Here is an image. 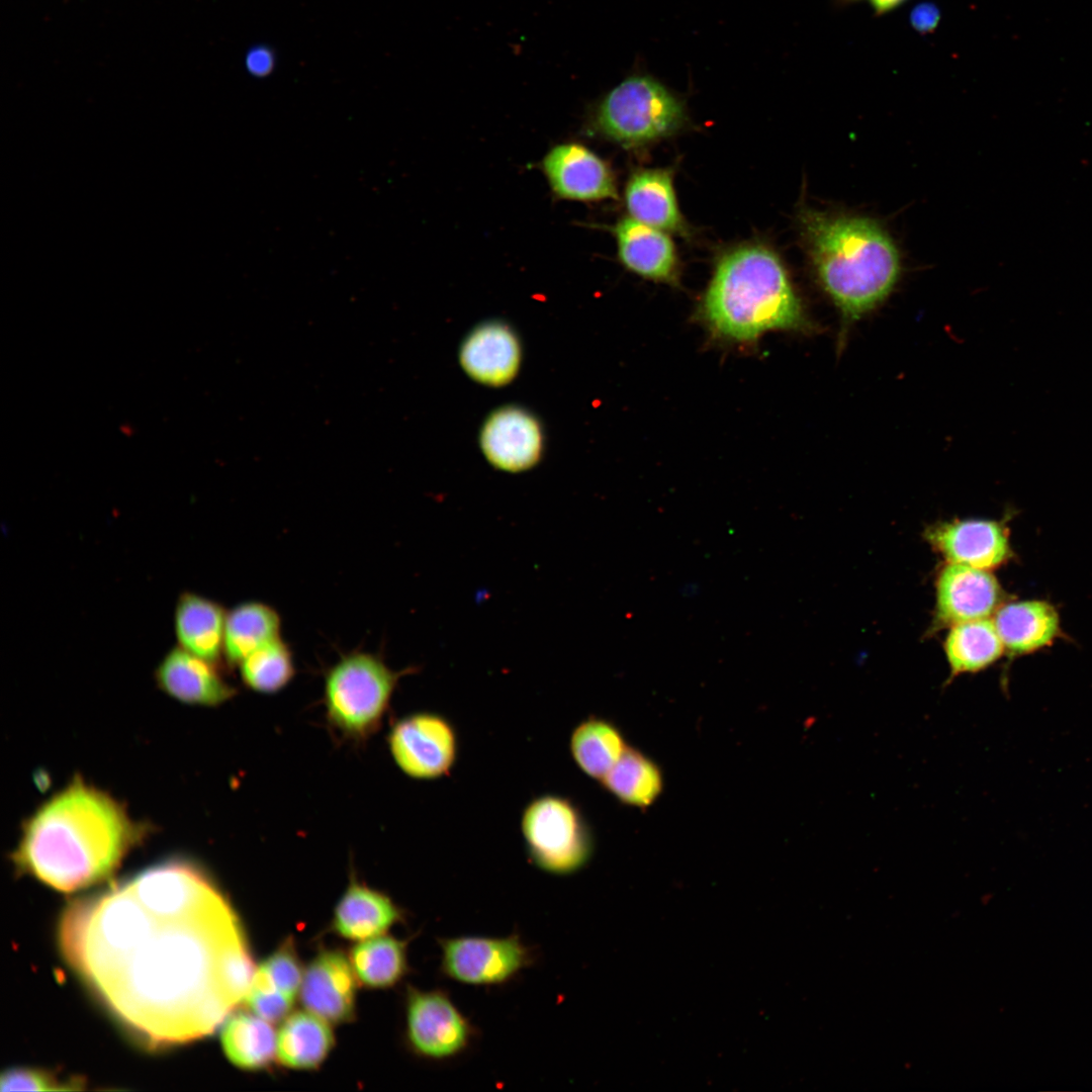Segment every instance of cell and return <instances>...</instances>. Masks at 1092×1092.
<instances>
[{
    "mask_svg": "<svg viewBox=\"0 0 1092 1092\" xmlns=\"http://www.w3.org/2000/svg\"><path fill=\"white\" fill-rule=\"evenodd\" d=\"M58 935L69 966L148 1050L212 1034L256 971L231 903L182 859L72 901Z\"/></svg>",
    "mask_w": 1092,
    "mask_h": 1092,
    "instance_id": "obj_1",
    "label": "cell"
},
{
    "mask_svg": "<svg viewBox=\"0 0 1092 1092\" xmlns=\"http://www.w3.org/2000/svg\"><path fill=\"white\" fill-rule=\"evenodd\" d=\"M141 834L118 802L76 779L27 821L13 859L22 873L70 893L110 877Z\"/></svg>",
    "mask_w": 1092,
    "mask_h": 1092,
    "instance_id": "obj_2",
    "label": "cell"
},
{
    "mask_svg": "<svg viewBox=\"0 0 1092 1092\" xmlns=\"http://www.w3.org/2000/svg\"><path fill=\"white\" fill-rule=\"evenodd\" d=\"M799 221L817 280L839 309L840 346L852 323L893 289L900 268L897 250L869 219L803 209Z\"/></svg>",
    "mask_w": 1092,
    "mask_h": 1092,
    "instance_id": "obj_3",
    "label": "cell"
},
{
    "mask_svg": "<svg viewBox=\"0 0 1092 1092\" xmlns=\"http://www.w3.org/2000/svg\"><path fill=\"white\" fill-rule=\"evenodd\" d=\"M718 337L754 342L768 331L809 330L800 298L768 246L742 244L721 255L700 306Z\"/></svg>",
    "mask_w": 1092,
    "mask_h": 1092,
    "instance_id": "obj_4",
    "label": "cell"
},
{
    "mask_svg": "<svg viewBox=\"0 0 1092 1092\" xmlns=\"http://www.w3.org/2000/svg\"><path fill=\"white\" fill-rule=\"evenodd\" d=\"M684 101L650 75L633 73L590 108L589 124L625 149H639L675 134L687 123Z\"/></svg>",
    "mask_w": 1092,
    "mask_h": 1092,
    "instance_id": "obj_5",
    "label": "cell"
},
{
    "mask_svg": "<svg viewBox=\"0 0 1092 1092\" xmlns=\"http://www.w3.org/2000/svg\"><path fill=\"white\" fill-rule=\"evenodd\" d=\"M414 671L391 669L379 656L355 651L326 673L324 707L329 725L343 738L361 743L380 728L399 678Z\"/></svg>",
    "mask_w": 1092,
    "mask_h": 1092,
    "instance_id": "obj_6",
    "label": "cell"
},
{
    "mask_svg": "<svg viewBox=\"0 0 1092 1092\" xmlns=\"http://www.w3.org/2000/svg\"><path fill=\"white\" fill-rule=\"evenodd\" d=\"M520 826L529 860L546 874L574 875L593 856L590 826L580 808L565 796L535 797L523 810Z\"/></svg>",
    "mask_w": 1092,
    "mask_h": 1092,
    "instance_id": "obj_7",
    "label": "cell"
},
{
    "mask_svg": "<svg viewBox=\"0 0 1092 1092\" xmlns=\"http://www.w3.org/2000/svg\"><path fill=\"white\" fill-rule=\"evenodd\" d=\"M439 972L452 982L472 987H496L516 980L531 968L537 954L520 934L439 937Z\"/></svg>",
    "mask_w": 1092,
    "mask_h": 1092,
    "instance_id": "obj_8",
    "label": "cell"
},
{
    "mask_svg": "<svg viewBox=\"0 0 1092 1092\" xmlns=\"http://www.w3.org/2000/svg\"><path fill=\"white\" fill-rule=\"evenodd\" d=\"M477 1032L447 991L407 988L405 1038L418 1057L433 1062L455 1060L471 1048Z\"/></svg>",
    "mask_w": 1092,
    "mask_h": 1092,
    "instance_id": "obj_9",
    "label": "cell"
},
{
    "mask_svg": "<svg viewBox=\"0 0 1092 1092\" xmlns=\"http://www.w3.org/2000/svg\"><path fill=\"white\" fill-rule=\"evenodd\" d=\"M387 745L396 766L417 781L449 776L459 752L455 727L434 712H415L397 719L389 730Z\"/></svg>",
    "mask_w": 1092,
    "mask_h": 1092,
    "instance_id": "obj_10",
    "label": "cell"
},
{
    "mask_svg": "<svg viewBox=\"0 0 1092 1092\" xmlns=\"http://www.w3.org/2000/svg\"><path fill=\"white\" fill-rule=\"evenodd\" d=\"M930 632L988 618L1002 605L1004 593L990 570L945 562L935 578Z\"/></svg>",
    "mask_w": 1092,
    "mask_h": 1092,
    "instance_id": "obj_11",
    "label": "cell"
},
{
    "mask_svg": "<svg viewBox=\"0 0 1092 1092\" xmlns=\"http://www.w3.org/2000/svg\"><path fill=\"white\" fill-rule=\"evenodd\" d=\"M923 537L949 563L991 570L1011 557L1008 531L996 521L937 522L924 530Z\"/></svg>",
    "mask_w": 1092,
    "mask_h": 1092,
    "instance_id": "obj_12",
    "label": "cell"
},
{
    "mask_svg": "<svg viewBox=\"0 0 1092 1092\" xmlns=\"http://www.w3.org/2000/svg\"><path fill=\"white\" fill-rule=\"evenodd\" d=\"M542 169L552 191L560 198L577 201L618 198L613 171L581 144L553 147L544 157Z\"/></svg>",
    "mask_w": 1092,
    "mask_h": 1092,
    "instance_id": "obj_13",
    "label": "cell"
},
{
    "mask_svg": "<svg viewBox=\"0 0 1092 1092\" xmlns=\"http://www.w3.org/2000/svg\"><path fill=\"white\" fill-rule=\"evenodd\" d=\"M479 441L487 461L509 472L532 468L540 460L543 448L538 420L516 405L491 413L481 428Z\"/></svg>",
    "mask_w": 1092,
    "mask_h": 1092,
    "instance_id": "obj_14",
    "label": "cell"
},
{
    "mask_svg": "<svg viewBox=\"0 0 1092 1092\" xmlns=\"http://www.w3.org/2000/svg\"><path fill=\"white\" fill-rule=\"evenodd\" d=\"M356 974L350 958L324 949L303 973L300 1000L305 1009L329 1023H344L355 1014Z\"/></svg>",
    "mask_w": 1092,
    "mask_h": 1092,
    "instance_id": "obj_15",
    "label": "cell"
},
{
    "mask_svg": "<svg viewBox=\"0 0 1092 1092\" xmlns=\"http://www.w3.org/2000/svg\"><path fill=\"white\" fill-rule=\"evenodd\" d=\"M463 370L488 386L511 382L521 363V346L514 331L502 322L476 327L463 341L460 353Z\"/></svg>",
    "mask_w": 1092,
    "mask_h": 1092,
    "instance_id": "obj_16",
    "label": "cell"
},
{
    "mask_svg": "<svg viewBox=\"0 0 1092 1092\" xmlns=\"http://www.w3.org/2000/svg\"><path fill=\"white\" fill-rule=\"evenodd\" d=\"M155 677L171 697L192 705L217 706L236 694L215 668V663L180 646L171 649L158 665Z\"/></svg>",
    "mask_w": 1092,
    "mask_h": 1092,
    "instance_id": "obj_17",
    "label": "cell"
},
{
    "mask_svg": "<svg viewBox=\"0 0 1092 1092\" xmlns=\"http://www.w3.org/2000/svg\"><path fill=\"white\" fill-rule=\"evenodd\" d=\"M621 263L631 272L657 282L674 283L678 258L666 232L630 216L613 226Z\"/></svg>",
    "mask_w": 1092,
    "mask_h": 1092,
    "instance_id": "obj_18",
    "label": "cell"
},
{
    "mask_svg": "<svg viewBox=\"0 0 1092 1092\" xmlns=\"http://www.w3.org/2000/svg\"><path fill=\"white\" fill-rule=\"evenodd\" d=\"M624 200L630 217L667 234L689 236V226L677 204L671 169L634 171L626 183Z\"/></svg>",
    "mask_w": 1092,
    "mask_h": 1092,
    "instance_id": "obj_19",
    "label": "cell"
},
{
    "mask_svg": "<svg viewBox=\"0 0 1092 1092\" xmlns=\"http://www.w3.org/2000/svg\"><path fill=\"white\" fill-rule=\"evenodd\" d=\"M404 911L386 894L352 880L338 902L332 928L351 940H365L384 934L403 921Z\"/></svg>",
    "mask_w": 1092,
    "mask_h": 1092,
    "instance_id": "obj_20",
    "label": "cell"
},
{
    "mask_svg": "<svg viewBox=\"0 0 1092 1092\" xmlns=\"http://www.w3.org/2000/svg\"><path fill=\"white\" fill-rule=\"evenodd\" d=\"M226 612L218 603L194 593L180 595L174 612L178 644L212 663L223 655Z\"/></svg>",
    "mask_w": 1092,
    "mask_h": 1092,
    "instance_id": "obj_21",
    "label": "cell"
},
{
    "mask_svg": "<svg viewBox=\"0 0 1092 1092\" xmlns=\"http://www.w3.org/2000/svg\"><path fill=\"white\" fill-rule=\"evenodd\" d=\"M994 625L1004 649L1015 655L1031 653L1058 636L1060 620L1056 609L1043 601H1021L1001 605L994 613Z\"/></svg>",
    "mask_w": 1092,
    "mask_h": 1092,
    "instance_id": "obj_22",
    "label": "cell"
},
{
    "mask_svg": "<svg viewBox=\"0 0 1092 1092\" xmlns=\"http://www.w3.org/2000/svg\"><path fill=\"white\" fill-rule=\"evenodd\" d=\"M943 650L949 667L948 681L954 677L982 671L1004 652L993 619L984 618L959 623L948 628Z\"/></svg>",
    "mask_w": 1092,
    "mask_h": 1092,
    "instance_id": "obj_23",
    "label": "cell"
},
{
    "mask_svg": "<svg viewBox=\"0 0 1092 1092\" xmlns=\"http://www.w3.org/2000/svg\"><path fill=\"white\" fill-rule=\"evenodd\" d=\"M329 1022L311 1012L288 1015L277 1035L278 1062L290 1069H315L334 1045Z\"/></svg>",
    "mask_w": 1092,
    "mask_h": 1092,
    "instance_id": "obj_24",
    "label": "cell"
},
{
    "mask_svg": "<svg viewBox=\"0 0 1092 1092\" xmlns=\"http://www.w3.org/2000/svg\"><path fill=\"white\" fill-rule=\"evenodd\" d=\"M628 747L625 737L612 721L588 716L569 737V752L576 766L587 777L601 781Z\"/></svg>",
    "mask_w": 1092,
    "mask_h": 1092,
    "instance_id": "obj_25",
    "label": "cell"
},
{
    "mask_svg": "<svg viewBox=\"0 0 1092 1092\" xmlns=\"http://www.w3.org/2000/svg\"><path fill=\"white\" fill-rule=\"evenodd\" d=\"M600 784L620 803L640 809L651 806L664 787L659 765L629 745Z\"/></svg>",
    "mask_w": 1092,
    "mask_h": 1092,
    "instance_id": "obj_26",
    "label": "cell"
},
{
    "mask_svg": "<svg viewBox=\"0 0 1092 1092\" xmlns=\"http://www.w3.org/2000/svg\"><path fill=\"white\" fill-rule=\"evenodd\" d=\"M220 1041L226 1058L244 1070L267 1068L277 1053V1035L270 1022L244 1011L226 1018Z\"/></svg>",
    "mask_w": 1092,
    "mask_h": 1092,
    "instance_id": "obj_27",
    "label": "cell"
},
{
    "mask_svg": "<svg viewBox=\"0 0 1092 1092\" xmlns=\"http://www.w3.org/2000/svg\"><path fill=\"white\" fill-rule=\"evenodd\" d=\"M281 620L272 607L260 602H246L226 613L223 655L230 664H239L246 656L280 637Z\"/></svg>",
    "mask_w": 1092,
    "mask_h": 1092,
    "instance_id": "obj_28",
    "label": "cell"
},
{
    "mask_svg": "<svg viewBox=\"0 0 1092 1092\" xmlns=\"http://www.w3.org/2000/svg\"><path fill=\"white\" fill-rule=\"evenodd\" d=\"M408 939L378 935L362 940L350 953L357 980L369 988H389L408 973Z\"/></svg>",
    "mask_w": 1092,
    "mask_h": 1092,
    "instance_id": "obj_29",
    "label": "cell"
},
{
    "mask_svg": "<svg viewBox=\"0 0 1092 1092\" xmlns=\"http://www.w3.org/2000/svg\"><path fill=\"white\" fill-rule=\"evenodd\" d=\"M238 665L245 686L261 694L281 691L295 673L292 653L280 637L253 651Z\"/></svg>",
    "mask_w": 1092,
    "mask_h": 1092,
    "instance_id": "obj_30",
    "label": "cell"
},
{
    "mask_svg": "<svg viewBox=\"0 0 1092 1092\" xmlns=\"http://www.w3.org/2000/svg\"><path fill=\"white\" fill-rule=\"evenodd\" d=\"M302 978L293 940L287 938L256 969L251 983L295 999Z\"/></svg>",
    "mask_w": 1092,
    "mask_h": 1092,
    "instance_id": "obj_31",
    "label": "cell"
},
{
    "mask_svg": "<svg viewBox=\"0 0 1092 1092\" xmlns=\"http://www.w3.org/2000/svg\"><path fill=\"white\" fill-rule=\"evenodd\" d=\"M82 1078H61L51 1071L35 1068H11L0 1077L2 1091H72L82 1090Z\"/></svg>",
    "mask_w": 1092,
    "mask_h": 1092,
    "instance_id": "obj_32",
    "label": "cell"
},
{
    "mask_svg": "<svg viewBox=\"0 0 1092 1092\" xmlns=\"http://www.w3.org/2000/svg\"><path fill=\"white\" fill-rule=\"evenodd\" d=\"M939 20V10L931 3H920L910 14L912 26L919 32L932 31Z\"/></svg>",
    "mask_w": 1092,
    "mask_h": 1092,
    "instance_id": "obj_33",
    "label": "cell"
},
{
    "mask_svg": "<svg viewBox=\"0 0 1092 1092\" xmlns=\"http://www.w3.org/2000/svg\"><path fill=\"white\" fill-rule=\"evenodd\" d=\"M273 55L265 48L251 50L246 59L249 72L257 76L268 74L273 69Z\"/></svg>",
    "mask_w": 1092,
    "mask_h": 1092,
    "instance_id": "obj_34",
    "label": "cell"
},
{
    "mask_svg": "<svg viewBox=\"0 0 1092 1092\" xmlns=\"http://www.w3.org/2000/svg\"><path fill=\"white\" fill-rule=\"evenodd\" d=\"M903 0H871L878 12H885L900 4Z\"/></svg>",
    "mask_w": 1092,
    "mask_h": 1092,
    "instance_id": "obj_35",
    "label": "cell"
}]
</instances>
